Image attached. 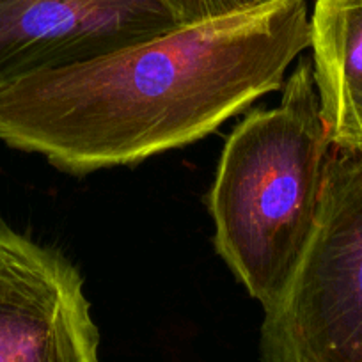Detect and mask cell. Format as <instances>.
<instances>
[{
	"mask_svg": "<svg viewBox=\"0 0 362 362\" xmlns=\"http://www.w3.org/2000/svg\"><path fill=\"white\" fill-rule=\"evenodd\" d=\"M330 148L313 62L302 59L279 105L250 112L222 149L208 197L215 247L264 309L284 293L311 240Z\"/></svg>",
	"mask_w": 362,
	"mask_h": 362,
	"instance_id": "7a4b0ae2",
	"label": "cell"
},
{
	"mask_svg": "<svg viewBox=\"0 0 362 362\" xmlns=\"http://www.w3.org/2000/svg\"><path fill=\"white\" fill-rule=\"evenodd\" d=\"M311 47L304 0L180 25L0 89V139L73 174L132 165L217 130Z\"/></svg>",
	"mask_w": 362,
	"mask_h": 362,
	"instance_id": "6da1fadb",
	"label": "cell"
},
{
	"mask_svg": "<svg viewBox=\"0 0 362 362\" xmlns=\"http://www.w3.org/2000/svg\"><path fill=\"white\" fill-rule=\"evenodd\" d=\"M78 270L0 221V362H100Z\"/></svg>",
	"mask_w": 362,
	"mask_h": 362,
	"instance_id": "277c9868",
	"label": "cell"
},
{
	"mask_svg": "<svg viewBox=\"0 0 362 362\" xmlns=\"http://www.w3.org/2000/svg\"><path fill=\"white\" fill-rule=\"evenodd\" d=\"M180 25L210 22L224 16L254 11L276 0H163Z\"/></svg>",
	"mask_w": 362,
	"mask_h": 362,
	"instance_id": "52a82bcc",
	"label": "cell"
},
{
	"mask_svg": "<svg viewBox=\"0 0 362 362\" xmlns=\"http://www.w3.org/2000/svg\"><path fill=\"white\" fill-rule=\"evenodd\" d=\"M313 75L330 146L362 153V0H316Z\"/></svg>",
	"mask_w": 362,
	"mask_h": 362,
	"instance_id": "8992f818",
	"label": "cell"
},
{
	"mask_svg": "<svg viewBox=\"0 0 362 362\" xmlns=\"http://www.w3.org/2000/svg\"><path fill=\"white\" fill-rule=\"evenodd\" d=\"M261 362H362V153L330 148L315 229L264 309Z\"/></svg>",
	"mask_w": 362,
	"mask_h": 362,
	"instance_id": "3957f363",
	"label": "cell"
},
{
	"mask_svg": "<svg viewBox=\"0 0 362 362\" xmlns=\"http://www.w3.org/2000/svg\"><path fill=\"white\" fill-rule=\"evenodd\" d=\"M176 27L163 0H0V89Z\"/></svg>",
	"mask_w": 362,
	"mask_h": 362,
	"instance_id": "5b68a950",
	"label": "cell"
}]
</instances>
